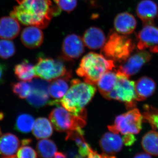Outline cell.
<instances>
[{
    "instance_id": "f1b7e54d",
    "label": "cell",
    "mask_w": 158,
    "mask_h": 158,
    "mask_svg": "<svg viewBox=\"0 0 158 158\" xmlns=\"http://www.w3.org/2000/svg\"><path fill=\"white\" fill-rule=\"evenodd\" d=\"M15 52L14 44L9 40H0V57L3 59H9Z\"/></svg>"
},
{
    "instance_id": "8d00e7d4",
    "label": "cell",
    "mask_w": 158,
    "mask_h": 158,
    "mask_svg": "<svg viewBox=\"0 0 158 158\" xmlns=\"http://www.w3.org/2000/svg\"><path fill=\"white\" fill-rule=\"evenodd\" d=\"M15 1H17V2L19 4H20L22 2H23V1L24 0H15Z\"/></svg>"
},
{
    "instance_id": "d590c367",
    "label": "cell",
    "mask_w": 158,
    "mask_h": 158,
    "mask_svg": "<svg viewBox=\"0 0 158 158\" xmlns=\"http://www.w3.org/2000/svg\"><path fill=\"white\" fill-rule=\"evenodd\" d=\"M54 157L55 158H65L66 157V156L63 154V153L61 152H57L55 153Z\"/></svg>"
},
{
    "instance_id": "30bf717a",
    "label": "cell",
    "mask_w": 158,
    "mask_h": 158,
    "mask_svg": "<svg viewBox=\"0 0 158 158\" xmlns=\"http://www.w3.org/2000/svg\"><path fill=\"white\" fill-rule=\"evenodd\" d=\"M137 48L139 50L148 49L158 53V27L154 23L144 25L137 35Z\"/></svg>"
},
{
    "instance_id": "ffe728a7",
    "label": "cell",
    "mask_w": 158,
    "mask_h": 158,
    "mask_svg": "<svg viewBox=\"0 0 158 158\" xmlns=\"http://www.w3.org/2000/svg\"><path fill=\"white\" fill-rule=\"evenodd\" d=\"M137 101H141L151 96L154 93L156 84L153 80L147 77H141L135 83Z\"/></svg>"
},
{
    "instance_id": "e575fe53",
    "label": "cell",
    "mask_w": 158,
    "mask_h": 158,
    "mask_svg": "<svg viewBox=\"0 0 158 158\" xmlns=\"http://www.w3.org/2000/svg\"><path fill=\"white\" fill-rule=\"evenodd\" d=\"M151 156L147 152H141L137 154L134 156L135 158H151Z\"/></svg>"
},
{
    "instance_id": "484cf974",
    "label": "cell",
    "mask_w": 158,
    "mask_h": 158,
    "mask_svg": "<svg viewBox=\"0 0 158 158\" xmlns=\"http://www.w3.org/2000/svg\"><path fill=\"white\" fill-rule=\"evenodd\" d=\"M36 149L40 157H54L55 153L57 152V147L55 142L46 138L37 142Z\"/></svg>"
},
{
    "instance_id": "ba28073f",
    "label": "cell",
    "mask_w": 158,
    "mask_h": 158,
    "mask_svg": "<svg viewBox=\"0 0 158 158\" xmlns=\"http://www.w3.org/2000/svg\"><path fill=\"white\" fill-rule=\"evenodd\" d=\"M143 116L137 109H133L116 117L114 125L108 128L112 132L122 135L138 134L142 129Z\"/></svg>"
},
{
    "instance_id": "7402d4cb",
    "label": "cell",
    "mask_w": 158,
    "mask_h": 158,
    "mask_svg": "<svg viewBox=\"0 0 158 158\" xmlns=\"http://www.w3.org/2000/svg\"><path fill=\"white\" fill-rule=\"evenodd\" d=\"M117 74L112 70L107 72L99 80L97 85L102 95L106 99L113 90L117 81Z\"/></svg>"
},
{
    "instance_id": "836d02e7",
    "label": "cell",
    "mask_w": 158,
    "mask_h": 158,
    "mask_svg": "<svg viewBox=\"0 0 158 158\" xmlns=\"http://www.w3.org/2000/svg\"><path fill=\"white\" fill-rule=\"evenodd\" d=\"M6 70V65L0 62V85L4 83V73Z\"/></svg>"
},
{
    "instance_id": "f546056e",
    "label": "cell",
    "mask_w": 158,
    "mask_h": 158,
    "mask_svg": "<svg viewBox=\"0 0 158 158\" xmlns=\"http://www.w3.org/2000/svg\"><path fill=\"white\" fill-rule=\"evenodd\" d=\"M61 10L69 12L73 11L77 5V0H53Z\"/></svg>"
},
{
    "instance_id": "52a82bcc",
    "label": "cell",
    "mask_w": 158,
    "mask_h": 158,
    "mask_svg": "<svg viewBox=\"0 0 158 158\" xmlns=\"http://www.w3.org/2000/svg\"><path fill=\"white\" fill-rule=\"evenodd\" d=\"M117 79L113 90L107 97L108 99H114L124 102L127 108L134 107L137 101L135 83L126 76L117 72Z\"/></svg>"
},
{
    "instance_id": "83f0119b",
    "label": "cell",
    "mask_w": 158,
    "mask_h": 158,
    "mask_svg": "<svg viewBox=\"0 0 158 158\" xmlns=\"http://www.w3.org/2000/svg\"><path fill=\"white\" fill-rule=\"evenodd\" d=\"M11 88L13 93L21 99L27 98L31 89L30 83L23 81L12 83Z\"/></svg>"
},
{
    "instance_id": "d6a6232c",
    "label": "cell",
    "mask_w": 158,
    "mask_h": 158,
    "mask_svg": "<svg viewBox=\"0 0 158 158\" xmlns=\"http://www.w3.org/2000/svg\"><path fill=\"white\" fill-rule=\"evenodd\" d=\"M122 140L123 144L126 146H130L134 144L136 139L134 135V134H128L124 135Z\"/></svg>"
},
{
    "instance_id": "3957f363",
    "label": "cell",
    "mask_w": 158,
    "mask_h": 158,
    "mask_svg": "<svg viewBox=\"0 0 158 158\" xmlns=\"http://www.w3.org/2000/svg\"><path fill=\"white\" fill-rule=\"evenodd\" d=\"M114 61L107 59L102 55L89 53L82 58L76 73L86 83L97 85L102 76L115 68Z\"/></svg>"
},
{
    "instance_id": "4316f807",
    "label": "cell",
    "mask_w": 158,
    "mask_h": 158,
    "mask_svg": "<svg viewBox=\"0 0 158 158\" xmlns=\"http://www.w3.org/2000/svg\"><path fill=\"white\" fill-rule=\"evenodd\" d=\"M35 120L33 116L27 113L18 116L14 126V129L23 134H27L33 130Z\"/></svg>"
},
{
    "instance_id": "9a60e30c",
    "label": "cell",
    "mask_w": 158,
    "mask_h": 158,
    "mask_svg": "<svg viewBox=\"0 0 158 158\" xmlns=\"http://www.w3.org/2000/svg\"><path fill=\"white\" fill-rule=\"evenodd\" d=\"M17 136L11 133H6L0 136V155L2 157H16L20 146Z\"/></svg>"
},
{
    "instance_id": "44dd1931",
    "label": "cell",
    "mask_w": 158,
    "mask_h": 158,
    "mask_svg": "<svg viewBox=\"0 0 158 158\" xmlns=\"http://www.w3.org/2000/svg\"><path fill=\"white\" fill-rule=\"evenodd\" d=\"M70 77L69 74L53 80L49 86V93L52 98L60 100L64 96L69 90L68 81Z\"/></svg>"
},
{
    "instance_id": "f35d334b",
    "label": "cell",
    "mask_w": 158,
    "mask_h": 158,
    "mask_svg": "<svg viewBox=\"0 0 158 158\" xmlns=\"http://www.w3.org/2000/svg\"><path fill=\"white\" fill-rule=\"evenodd\" d=\"M2 131H1V127H0V136L2 135Z\"/></svg>"
},
{
    "instance_id": "d6986e66",
    "label": "cell",
    "mask_w": 158,
    "mask_h": 158,
    "mask_svg": "<svg viewBox=\"0 0 158 158\" xmlns=\"http://www.w3.org/2000/svg\"><path fill=\"white\" fill-rule=\"evenodd\" d=\"M20 31V27L17 19L11 17L0 19V38L12 40L17 37Z\"/></svg>"
},
{
    "instance_id": "e0dca14e",
    "label": "cell",
    "mask_w": 158,
    "mask_h": 158,
    "mask_svg": "<svg viewBox=\"0 0 158 158\" xmlns=\"http://www.w3.org/2000/svg\"><path fill=\"white\" fill-rule=\"evenodd\" d=\"M44 36L42 31L35 26H31L23 30L21 40L27 48L34 49L39 47L43 42Z\"/></svg>"
},
{
    "instance_id": "5b68a950",
    "label": "cell",
    "mask_w": 158,
    "mask_h": 158,
    "mask_svg": "<svg viewBox=\"0 0 158 158\" xmlns=\"http://www.w3.org/2000/svg\"><path fill=\"white\" fill-rule=\"evenodd\" d=\"M86 113L76 116L63 107L58 106L51 112L49 119L56 131H68L84 127L86 124Z\"/></svg>"
},
{
    "instance_id": "cb8c5ba5",
    "label": "cell",
    "mask_w": 158,
    "mask_h": 158,
    "mask_svg": "<svg viewBox=\"0 0 158 158\" xmlns=\"http://www.w3.org/2000/svg\"><path fill=\"white\" fill-rule=\"evenodd\" d=\"M14 73L18 80L23 81H31L36 77L34 66L27 59H24L15 65Z\"/></svg>"
},
{
    "instance_id": "6da1fadb",
    "label": "cell",
    "mask_w": 158,
    "mask_h": 158,
    "mask_svg": "<svg viewBox=\"0 0 158 158\" xmlns=\"http://www.w3.org/2000/svg\"><path fill=\"white\" fill-rule=\"evenodd\" d=\"M61 10L51 0H24L15 6L10 16L23 24L46 28L53 17L58 16Z\"/></svg>"
},
{
    "instance_id": "603a6c76",
    "label": "cell",
    "mask_w": 158,
    "mask_h": 158,
    "mask_svg": "<svg viewBox=\"0 0 158 158\" xmlns=\"http://www.w3.org/2000/svg\"><path fill=\"white\" fill-rule=\"evenodd\" d=\"M33 130V135L37 139L49 138L53 134L51 122L44 117H40L36 119Z\"/></svg>"
},
{
    "instance_id": "277c9868",
    "label": "cell",
    "mask_w": 158,
    "mask_h": 158,
    "mask_svg": "<svg viewBox=\"0 0 158 158\" xmlns=\"http://www.w3.org/2000/svg\"><path fill=\"white\" fill-rule=\"evenodd\" d=\"M102 55L114 62H123L131 56L135 48L132 40L126 35L111 32L102 48Z\"/></svg>"
},
{
    "instance_id": "7c38bea8",
    "label": "cell",
    "mask_w": 158,
    "mask_h": 158,
    "mask_svg": "<svg viewBox=\"0 0 158 158\" xmlns=\"http://www.w3.org/2000/svg\"><path fill=\"white\" fill-rule=\"evenodd\" d=\"M85 46L83 39L80 36L75 34L68 35L62 43L63 57L69 60L78 59L84 53Z\"/></svg>"
},
{
    "instance_id": "4fadbf2b",
    "label": "cell",
    "mask_w": 158,
    "mask_h": 158,
    "mask_svg": "<svg viewBox=\"0 0 158 158\" xmlns=\"http://www.w3.org/2000/svg\"><path fill=\"white\" fill-rule=\"evenodd\" d=\"M123 144L122 138L118 134L112 132L105 133L99 141L103 151L102 157H115L114 156L121 150Z\"/></svg>"
},
{
    "instance_id": "4dcf8cb0",
    "label": "cell",
    "mask_w": 158,
    "mask_h": 158,
    "mask_svg": "<svg viewBox=\"0 0 158 158\" xmlns=\"http://www.w3.org/2000/svg\"><path fill=\"white\" fill-rule=\"evenodd\" d=\"M28 144L22 145V146L19 149L16 157L20 158H35L37 157V154L34 148Z\"/></svg>"
},
{
    "instance_id": "1f68e13d",
    "label": "cell",
    "mask_w": 158,
    "mask_h": 158,
    "mask_svg": "<svg viewBox=\"0 0 158 158\" xmlns=\"http://www.w3.org/2000/svg\"><path fill=\"white\" fill-rule=\"evenodd\" d=\"M143 117L148 120L153 129L158 130V112L147 110L144 113Z\"/></svg>"
},
{
    "instance_id": "8fae6325",
    "label": "cell",
    "mask_w": 158,
    "mask_h": 158,
    "mask_svg": "<svg viewBox=\"0 0 158 158\" xmlns=\"http://www.w3.org/2000/svg\"><path fill=\"white\" fill-rule=\"evenodd\" d=\"M151 54L149 52L142 50L129 57L118 67L117 72L127 77L132 76L138 73L144 65L152 59Z\"/></svg>"
},
{
    "instance_id": "d4e9b609",
    "label": "cell",
    "mask_w": 158,
    "mask_h": 158,
    "mask_svg": "<svg viewBox=\"0 0 158 158\" xmlns=\"http://www.w3.org/2000/svg\"><path fill=\"white\" fill-rule=\"evenodd\" d=\"M141 145L145 152L158 156V132L154 130L146 133L142 138Z\"/></svg>"
},
{
    "instance_id": "ac0fdd59",
    "label": "cell",
    "mask_w": 158,
    "mask_h": 158,
    "mask_svg": "<svg viewBox=\"0 0 158 158\" xmlns=\"http://www.w3.org/2000/svg\"><path fill=\"white\" fill-rule=\"evenodd\" d=\"M82 39L85 46L93 50L102 48L106 40L103 31L94 27H90L85 31Z\"/></svg>"
},
{
    "instance_id": "9c48e42d",
    "label": "cell",
    "mask_w": 158,
    "mask_h": 158,
    "mask_svg": "<svg viewBox=\"0 0 158 158\" xmlns=\"http://www.w3.org/2000/svg\"><path fill=\"white\" fill-rule=\"evenodd\" d=\"M31 86V91L27 97L28 102L32 106L40 108L46 105H49V86L48 81L41 79H35L29 82Z\"/></svg>"
},
{
    "instance_id": "8992f818",
    "label": "cell",
    "mask_w": 158,
    "mask_h": 158,
    "mask_svg": "<svg viewBox=\"0 0 158 158\" xmlns=\"http://www.w3.org/2000/svg\"><path fill=\"white\" fill-rule=\"evenodd\" d=\"M36 77L52 81L70 74L62 60L39 56L37 64L34 66Z\"/></svg>"
},
{
    "instance_id": "7a4b0ae2",
    "label": "cell",
    "mask_w": 158,
    "mask_h": 158,
    "mask_svg": "<svg viewBox=\"0 0 158 158\" xmlns=\"http://www.w3.org/2000/svg\"><path fill=\"white\" fill-rule=\"evenodd\" d=\"M71 84L67 93L60 99V104L76 116L86 113L85 107L94 96L96 88L78 79L72 80Z\"/></svg>"
},
{
    "instance_id": "74e56055",
    "label": "cell",
    "mask_w": 158,
    "mask_h": 158,
    "mask_svg": "<svg viewBox=\"0 0 158 158\" xmlns=\"http://www.w3.org/2000/svg\"><path fill=\"white\" fill-rule=\"evenodd\" d=\"M3 118V114L2 113H0V119H2Z\"/></svg>"
},
{
    "instance_id": "5bb4252c",
    "label": "cell",
    "mask_w": 158,
    "mask_h": 158,
    "mask_svg": "<svg viewBox=\"0 0 158 158\" xmlns=\"http://www.w3.org/2000/svg\"><path fill=\"white\" fill-rule=\"evenodd\" d=\"M136 13L143 24L154 23L158 16V6L152 0H142L137 6Z\"/></svg>"
},
{
    "instance_id": "2e32d148",
    "label": "cell",
    "mask_w": 158,
    "mask_h": 158,
    "mask_svg": "<svg viewBox=\"0 0 158 158\" xmlns=\"http://www.w3.org/2000/svg\"><path fill=\"white\" fill-rule=\"evenodd\" d=\"M137 25L135 18L127 12H122L117 15L114 20V27L116 32L122 35L132 34Z\"/></svg>"
}]
</instances>
